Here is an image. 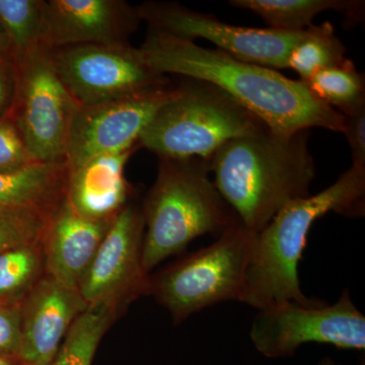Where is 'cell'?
Returning <instances> with one entry per match:
<instances>
[{
  "mask_svg": "<svg viewBox=\"0 0 365 365\" xmlns=\"http://www.w3.org/2000/svg\"><path fill=\"white\" fill-rule=\"evenodd\" d=\"M143 267L181 253L204 235L222 234L237 222L211 178L208 160L160 158L157 180L143 204Z\"/></svg>",
  "mask_w": 365,
  "mask_h": 365,
  "instance_id": "obj_4",
  "label": "cell"
},
{
  "mask_svg": "<svg viewBox=\"0 0 365 365\" xmlns=\"http://www.w3.org/2000/svg\"><path fill=\"white\" fill-rule=\"evenodd\" d=\"M176 91L177 86L170 83L119 100L81 106L67 151L69 170L91 158L139 148L144 129Z\"/></svg>",
  "mask_w": 365,
  "mask_h": 365,
  "instance_id": "obj_12",
  "label": "cell"
},
{
  "mask_svg": "<svg viewBox=\"0 0 365 365\" xmlns=\"http://www.w3.org/2000/svg\"><path fill=\"white\" fill-rule=\"evenodd\" d=\"M138 49L153 71L217 86L278 135L311 128L344 130L340 112L321 102L302 81L288 78L275 69L153 29Z\"/></svg>",
  "mask_w": 365,
  "mask_h": 365,
  "instance_id": "obj_1",
  "label": "cell"
},
{
  "mask_svg": "<svg viewBox=\"0 0 365 365\" xmlns=\"http://www.w3.org/2000/svg\"><path fill=\"white\" fill-rule=\"evenodd\" d=\"M309 91L324 104L341 114L355 111L365 106V83L351 60L322 69L306 81Z\"/></svg>",
  "mask_w": 365,
  "mask_h": 365,
  "instance_id": "obj_21",
  "label": "cell"
},
{
  "mask_svg": "<svg viewBox=\"0 0 365 365\" xmlns=\"http://www.w3.org/2000/svg\"><path fill=\"white\" fill-rule=\"evenodd\" d=\"M329 212L364 216L365 168L351 165L328 188L288 204L255 235L240 302L257 311L283 302L302 306L323 302L302 292L299 264L309 230Z\"/></svg>",
  "mask_w": 365,
  "mask_h": 365,
  "instance_id": "obj_3",
  "label": "cell"
},
{
  "mask_svg": "<svg viewBox=\"0 0 365 365\" xmlns=\"http://www.w3.org/2000/svg\"><path fill=\"white\" fill-rule=\"evenodd\" d=\"M344 116V134L351 150L352 165L365 168V106Z\"/></svg>",
  "mask_w": 365,
  "mask_h": 365,
  "instance_id": "obj_27",
  "label": "cell"
},
{
  "mask_svg": "<svg viewBox=\"0 0 365 365\" xmlns=\"http://www.w3.org/2000/svg\"><path fill=\"white\" fill-rule=\"evenodd\" d=\"M57 206L0 211V253L16 247L42 241Z\"/></svg>",
  "mask_w": 365,
  "mask_h": 365,
  "instance_id": "obj_24",
  "label": "cell"
},
{
  "mask_svg": "<svg viewBox=\"0 0 365 365\" xmlns=\"http://www.w3.org/2000/svg\"><path fill=\"white\" fill-rule=\"evenodd\" d=\"M50 52L59 78L81 106L119 100L170 83L130 44L69 46Z\"/></svg>",
  "mask_w": 365,
  "mask_h": 365,
  "instance_id": "obj_10",
  "label": "cell"
},
{
  "mask_svg": "<svg viewBox=\"0 0 365 365\" xmlns=\"http://www.w3.org/2000/svg\"><path fill=\"white\" fill-rule=\"evenodd\" d=\"M141 19L124 0H44V44L126 45Z\"/></svg>",
  "mask_w": 365,
  "mask_h": 365,
  "instance_id": "obj_13",
  "label": "cell"
},
{
  "mask_svg": "<svg viewBox=\"0 0 365 365\" xmlns=\"http://www.w3.org/2000/svg\"><path fill=\"white\" fill-rule=\"evenodd\" d=\"M18 90V69L13 62L0 60V120L11 117Z\"/></svg>",
  "mask_w": 365,
  "mask_h": 365,
  "instance_id": "obj_28",
  "label": "cell"
},
{
  "mask_svg": "<svg viewBox=\"0 0 365 365\" xmlns=\"http://www.w3.org/2000/svg\"><path fill=\"white\" fill-rule=\"evenodd\" d=\"M145 222L143 206L128 203L113 220L79 285L86 306L121 312L136 297L148 294L150 276L143 267Z\"/></svg>",
  "mask_w": 365,
  "mask_h": 365,
  "instance_id": "obj_11",
  "label": "cell"
},
{
  "mask_svg": "<svg viewBox=\"0 0 365 365\" xmlns=\"http://www.w3.org/2000/svg\"><path fill=\"white\" fill-rule=\"evenodd\" d=\"M213 182L237 220L260 232L288 204L311 195L316 165L309 130H265L232 139L208 160Z\"/></svg>",
  "mask_w": 365,
  "mask_h": 365,
  "instance_id": "obj_2",
  "label": "cell"
},
{
  "mask_svg": "<svg viewBox=\"0 0 365 365\" xmlns=\"http://www.w3.org/2000/svg\"><path fill=\"white\" fill-rule=\"evenodd\" d=\"M21 342V304H0V353L18 359Z\"/></svg>",
  "mask_w": 365,
  "mask_h": 365,
  "instance_id": "obj_26",
  "label": "cell"
},
{
  "mask_svg": "<svg viewBox=\"0 0 365 365\" xmlns=\"http://www.w3.org/2000/svg\"><path fill=\"white\" fill-rule=\"evenodd\" d=\"M265 129L261 120L217 86L185 78L138 143L160 158L209 160L228 141Z\"/></svg>",
  "mask_w": 365,
  "mask_h": 365,
  "instance_id": "obj_5",
  "label": "cell"
},
{
  "mask_svg": "<svg viewBox=\"0 0 365 365\" xmlns=\"http://www.w3.org/2000/svg\"><path fill=\"white\" fill-rule=\"evenodd\" d=\"M66 163H35L14 172H0V211L21 207H54L66 195Z\"/></svg>",
  "mask_w": 365,
  "mask_h": 365,
  "instance_id": "obj_17",
  "label": "cell"
},
{
  "mask_svg": "<svg viewBox=\"0 0 365 365\" xmlns=\"http://www.w3.org/2000/svg\"><path fill=\"white\" fill-rule=\"evenodd\" d=\"M137 148L91 158L69 170L66 198L79 215L93 220H111L130 203L132 188L124 170Z\"/></svg>",
  "mask_w": 365,
  "mask_h": 365,
  "instance_id": "obj_16",
  "label": "cell"
},
{
  "mask_svg": "<svg viewBox=\"0 0 365 365\" xmlns=\"http://www.w3.org/2000/svg\"><path fill=\"white\" fill-rule=\"evenodd\" d=\"M136 7L148 29L192 41L207 40L235 58L275 71L287 68L290 53L313 26L302 32H284L230 25L176 2L146 1Z\"/></svg>",
  "mask_w": 365,
  "mask_h": 365,
  "instance_id": "obj_9",
  "label": "cell"
},
{
  "mask_svg": "<svg viewBox=\"0 0 365 365\" xmlns=\"http://www.w3.org/2000/svg\"><path fill=\"white\" fill-rule=\"evenodd\" d=\"M119 312L107 306H88L62 341L50 365H91L101 340Z\"/></svg>",
  "mask_w": 365,
  "mask_h": 365,
  "instance_id": "obj_19",
  "label": "cell"
},
{
  "mask_svg": "<svg viewBox=\"0 0 365 365\" xmlns=\"http://www.w3.org/2000/svg\"><path fill=\"white\" fill-rule=\"evenodd\" d=\"M21 361L11 355L0 353V365H20Z\"/></svg>",
  "mask_w": 365,
  "mask_h": 365,
  "instance_id": "obj_30",
  "label": "cell"
},
{
  "mask_svg": "<svg viewBox=\"0 0 365 365\" xmlns=\"http://www.w3.org/2000/svg\"><path fill=\"white\" fill-rule=\"evenodd\" d=\"M319 365H337L335 362L333 361L331 359H325L322 360L321 364Z\"/></svg>",
  "mask_w": 365,
  "mask_h": 365,
  "instance_id": "obj_31",
  "label": "cell"
},
{
  "mask_svg": "<svg viewBox=\"0 0 365 365\" xmlns=\"http://www.w3.org/2000/svg\"><path fill=\"white\" fill-rule=\"evenodd\" d=\"M45 274L41 242L0 253V304H21Z\"/></svg>",
  "mask_w": 365,
  "mask_h": 365,
  "instance_id": "obj_20",
  "label": "cell"
},
{
  "mask_svg": "<svg viewBox=\"0 0 365 365\" xmlns=\"http://www.w3.org/2000/svg\"><path fill=\"white\" fill-rule=\"evenodd\" d=\"M250 337L268 359H285L300 346L319 343L340 349L364 350L365 317L343 290L333 304L314 306L283 302L260 309L252 323Z\"/></svg>",
  "mask_w": 365,
  "mask_h": 365,
  "instance_id": "obj_8",
  "label": "cell"
},
{
  "mask_svg": "<svg viewBox=\"0 0 365 365\" xmlns=\"http://www.w3.org/2000/svg\"><path fill=\"white\" fill-rule=\"evenodd\" d=\"M50 51L41 45L16 62L18 90L9 118L35 162L62 163L81 105L59 78Z\"/></svg>",
  "mask_w": 365,
  "mask_h": 365,
  "instance_id": "obj_7",
  "label": "cell"
},
{
  "mask_svg": "<svg viewBox=\"0 0 365 365\" xmlns=\"http://www.w3.org/2000/svg\"><path fill=\"white\" fill-rule=\"evenodd\" d=\"M230 6L258 14L274 30L302 32L313 25L314 19L327 11H335L354 25L364 16L360 0H232Z\"/></svg>",
  "mask_w": 365,
  "mask_h": 365,
  "instance_id": "obj_18",
  "label": "cell"
},
{
  "mask_svg": "<svg viewBox=\"0 0 365 365\" xmlns=\"http://www.w3.org/2000/svg\"><path fill=\"white\" fill-rule=\"evenodd\" d=\"M4 26L14 63L44 44V0H0Z\"/></svg>",
  "mask_w": 365,
  "mask_h": 365,
  "instance_id": "obj_22",
  "label": "cell"
},
{
  "mask_svg": "<svg viewBox=\"0 0 365 365\" xmlns=\"http://www.w3.org/2000/svg\"><path fill=\"white\" fill-rule=\"evenodd\" d=\"M76 290L47 273L21 302V342L18 359L51 364L76 319L86 309Z\"/></svg>",
  "mask_w": 365,
  "mask_h": 365,
  "instance_id": "obj_14",
  "label": "cell"
},
{
  "mask_svg": "<svg viewBox=\"0 0 365 365\" xmlns=\"http://www.w3.org/2000/svg\"><path fill=\"white\" fill-rule=\"evenodd\" d=\"M20 365H50V364H25V362H21Z\"/></svg>",
  "mask_w": 365,
  "mask_h": 365,
  "instance_id": "obj_32",
  "label": "cell"
},
{
  "mask_svg": "<svg viewBox=\"0 0 365 365\" xmlns=\"http://www.w3.org/2000/svg\"><path fill=\"white\" fill-rule=\"evenodd\" d=\"M345 54V46L334 33L331 24L313 26L306 39L290 53L287 68L297 72L299 81H306L322 69L342 63Z\"/></svg>",
  "mask_w": 365,
  "mask_h": 365,
  "instance_id": "obj_23",
  "label": "cell"
},
{
  "mask_svg": "<svg viewBox=\"0 0 365 365\" xmlns=\"http://www.w3.org/2000/svg\"><path fill=\"white\" fill-rule=\"evenodd\" d=\"M35 163L13 119L0 120V172H14Z\"/></svg>",
  "mask_w": 365,
  "mask_h": 365,
  "instance_id": "obj_25",
  "label": "cell"
},
{
  "mask_svg": "<svg viewBox=\"0 0 365 365\" xmlns=\"http://www.w3.org/2000/svg\"><path fill=\"white\" fill-rule=\"evenodd\" d=\"M255 234L237 220L217 240L150 276L148 294L175 325L220 302L241 300Z\"/></svg>",
  "mask_w": 365,
  "mask_h": 365,
  "instance_id": "obj_6",
  "label": "cell"
},
{
  "mask_svg": "<svg viewBox=\"0 0 365 365\" xmlns=\"http://www.w3.org/2000/svg\"><path fill=\"white\" fill-rule=\"evenodd\" d=\"M0 60H6V61L13 62V52H11V44H9V37H7L4 26L0 21ZM16 64V63H14Z\"/></svg>",
  "mask_w": 365,
  "mask_h": 365,
  "instance_id": "obj_29",
  "label": "cell"
},
{
  "mask_svg": "<svg viewBox=\"0 0 365 365\" xmlns=\"http://www.w3.org/2000/svg\"><path fill=\"white\" fill-rule=\"evenodd\" d=\"M114 220H93L79 215L66 195L53 212L41 241L46 273L78 292Z\"/></svg>",
  "mask_w": 365,
  "mask_h": 365,
  "instance_id": "obj_15",
  "label": "cell"
}]
</instances>
